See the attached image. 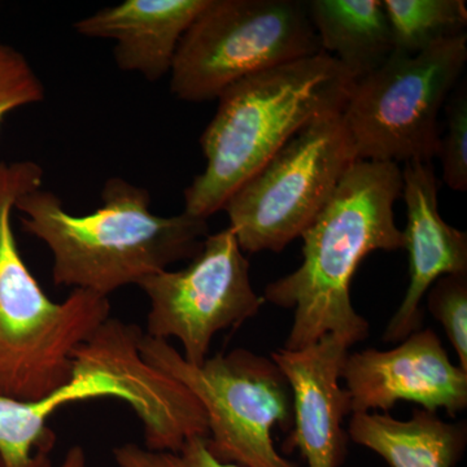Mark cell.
I'll list each match as a JSON object with an SVG mask.
<instances>
[{
  "mask_svg": "<svg viewBox=\"0 0 467 467\" xmlns=\"http://www.w3.org/2000/svg\"><path fill=\"white\" fill-rule=\"evenodd\" d=\"M355 79L325 52L245 77L218 97L201 137L204 171L184 190V211L204 218L306 125L343 109Z\"/></svg>",
  "mask_w": 467,
  "mask_h": 467,
  "instance_id": "cell-3",
  "label": "cell"
},
{
  "mask_svg": "<svg viewBox=\"0 0 467 467\" xmlns=\"http://www.w3.org/2000/svg\"><path fill=\"white\" fill-rule=\"evenodd\" d=\"M467 61L466 33L416 55L393 51L353 81L342 116L358 160L432 162L439 150V113Z\"/></svg>",
  "mask_w": 467,
  "mask_h": 467,
  "instance_id": "cell-6",
  "label": "cell"
},
{
  "mask_svg": "<svg viewBox=\"0 0 467 467\" xmlns=\"http://www.w3.org/2000/svg\"><path fill=\"white\" fill-rule=\"evenodd\" d=\"M208 0H125L75 24L88 38L115 42L119 69L155 82L171 73L178 46Z\"/></svg>",
  "mask_w": 467,
  "mask_h": 467,
  "instance_id": "cell-14",
  "label": "cell"
},
{
  "mask_svg": "<svg viewBox=\"0 0 467 467\" xmlns=\"http://www.w3.org/2000/svg\"><path fill=\"white\" fill-rule=\"evenodd\" d=\"M393 51L416 55L436 43L465 33L463 0H383Z\"/></svg>",
  "mask_w": 467,
  "mask_h": 467,
  "instance_id": "cell-18",
  "label": "cell"
},
{
  "mask_svg": "<svg viewBox=\"0 0 467 467\" xmlns=\"http://www.w3.org/2000/svg\"><path fill=\"white\" fill-rule=\"evenodd\" d=\"M45 99V86L27 58L0 41V126L9 113Z\"/></svg>",
  "mask_w": 467,
  "mask_h": 467,
  "instance_id": "cell-21",
  "label": "cell"
},
{
  "mask_svg": "<svg viewBox=\"0 0 467 467\" xmlns=\"http://www.w3.org/2000/svg\"><path fill=\"white\" fill-rule=\"evenodd\" d=\"M0 467H5V465H3L2 460H0Z\"/></svg>",
  "mask_w": 467,
  "mask_h": 467,
  "instance_id": "cell-24",
  "label": "cell"
},
{
  "mask_svg": "<svg viewBox=\"0 0 467 467\" xmlns=\"http://www.w3.org/2000/svg\"><path fill=\"white\" fill-rule=\"evenodd\" d=\"M426 296L427 308L444 328L459 367L467 371V273L441 276Z\"/></svg>",
  "mask_w": 467,
  "mask_h": 467,
  "instance_id": "cell-19",
  "label": "cell"
},
{
  "mask_svg": "<svg viewBox=\"0 0 467 467\" xmlns=\"http://www.w3.org/2000/svg\"><path fill=\"white\" fill-rule=\"evenodd\" d=\"M30 161H0V396L39 400L73 379V355L110 317L109 297L73 290L55 303L18 251L12 212L24 193L43 187Z\"/></svg>",
  "mask_w": 467,
  "mask_h": 467,
  "instance_id": "cell-4",
  "label": "cell"
},
{
  "mask_svg": "<svg viewBox=\"0 0 467 467\" xmlns=\"http://www.w3.org/2000/svg\"><path fill=\"white\" fill-rule=\"evenodd\" d=\"M306 7L321 51L334 57L355 81L392 54L382 0H310Z\"/></svg>",
  "mask_w": 467,
  "mask_h": 467,
  "instance_id": "cell-17",
  "label": "cell"
},
{
  "mask_svg": "<svg viewBox=\"0 0 467 467\" xmlns=\"http://www.w3.org/2000/svg\"><path fill=\"white\" fill-rule=\"evenodd\" d=\"M402 171L407 205L404 248L409 285L400 306L389 319L383 342H402L422 328V301L439 278L467 273V234L448 225L439 212V183L432 162L410 161Z\"/></svg>",
  "mask_w": 467,
  "mask_h": 467,
  "instance_id": "cell-13",
  "label": "cell"
},
{
  "mask_svg": "<svg viewBox=\"0 0 467 467\" xmlns=\"http://www.w3.org/2000/svg\"><path fill=\"white\" fill-rule=\"evenodd\" d=\"M138 287L149 297L144 334L177 339L183 358L202 365L213 337L256 317L265 303L251 285L250 261L229 227L209 234L202 250L181 270H161Z\"/></svg>",
  "mask_w": 467,
  "mask_h": 467,
  "instance_id": "cell-9",
  "label": "cell"
},
{
  "mask_svg": "<svg viewBox=\"0 0 467 467\" xmlns=\"http://www.w3.org/2000/svg\"><path fill=\"white\" fill-rule=\"evenodd\" d=\"M401 196L400 165L358 160L347 171L301 234L303 263L264 292V300L294 312L285 349L306 348L326 335L350 347L367 339L370 325L353 306L350 284L368 254L404 248L393 214Z\"/></svg>",
  "mask_w": 467,
  "mask_h": 467,
  "instance_id": "cell-1",
  "label": "cell"
},
{
  "mask_svg": "<svg viewBox=\"0 0 467 467\" xmlns=\"http://www.w3.org/2000/svg\"><path fill=\"white\" fill-rule=\"evenodd\" d=\"M353 413H389L399 401L450 416L467 408V371L454 365L435 331L418 330L396 348L348 353L342 370Z\"/></svg>",
  "mask_w": 467,
  "mask_h": 467,
  "instance_id": "cell-11",
  "label": "cell"
},
{
  "mask_svg": "<svg viewBox=\"0 0 467 467\" xmlns=\"http://www.w3.org/2000/svg\"><path fill=\"white\" fill-rule=\"evenodd\" d=\"M143 330L109 317L73 355V376L103 371L116 377L134 399L143 425L144 448L175 451L193 438H208L201 402L183 384L153 368L138 348Z\"/></svg>",
  "mask_w": 467,
  "mask_h": 467,
  "instance_id": "cell-10",
  "label": "cell"
},
{
  "mask_svg": "<svg viewBox=\"0 0 467 467\" xmlns=\"http://www.w3.org/2000/svg\"><path fill=\"white\" fill-rule=\"evenodd\" d=\"M117 467H242L223 462L212 454L207 438H193L175 451H156L125 442L112 451Z\"/></svg>",
  "mask_w": 467,
  "mask_h": 467,
  "instance_id": "cell-22",
  "label": "cell"
},
{
  "mask_svg": "<svg viewBox=\"0 0 467 467\" xmlns=\"http://www.w3.org/2000/svg\"><path fill=\"white\" fill-rule=\"evenodd\" d=\"M319 52L306 2L208 0L178 46L171 91L190 103L217 100L245 77Z\"/></svg>",
  "mask_w": 467,
  "mask_h": 467,
  "instance_id": "cell-7",
  "label": "cell"
},
{
  "mask_svg": "<svg viewBox=\"0 0 467 467\" xmlns=\"http://www.w3.org/2000/svg\"><path fill=\"white\" fill-rule=\"evenodd\" d=\"M349 441L382 457L389 467H454L465 453L466 422H445L414 409L407 420L389 413H353Z\"/></svg>",
  "mask_w": 467,
  "mask_h": 467,
  "instance_id": "cell-16",
  "label": "cell"
},
{
  "mask_svg": "<svg viewBox=\"0 0 467 467\" xmlns=\"http://www.w3.org/2000/svg\"><path fill=\"white\" fill-rule=\"evenodd\" d=\"M15 209L23 229L50 248L55 285L106 297L192 260L209 235L208 220L186 212L158 216L150 192L119 177L104 183L100 207L85 216L69 213L43 187L20 196Z\"/></svg>",
  "mask_w": 467,
  "mask_h": 467,
  "instance_id": "cell-2",
  "label": "cell"
},
{
  "mask_svg": "<svg viewBox=\"0 0 467 467\" xmlns=\"http://www.w3.org/2000/svg\"><path fill=\"white\" fill-rule=\"evenodd\" d=\"M445 133L439 140L442 181L454 192H467V88L456 86L445 103Z\"/></svg>",
  "mask_w": 467,
  "mask_h": 467,
  "instance_id": "cell-20",
  "label": "cell"
},
{
  "mask_svg": "<svg viewBox=\"0 0 467 467\" xmlns=\"http://www.w3.org/2000/svg\"><path fill=\"white\" fill-rule=\"evenodd\" d=\"M60 467H88V454L81 445H73L67 450Z\"/></svg>",
  "mask_w": 467,
  "mask_h": 467,
  "instance_id": "cell-23",
  "label": "cell"
},
{
  "mask_svg": "<svg viewBox=\"0 0 467 467\" xmlns=\"http://www.w3.org/2000/svg\"><path fill=\"white\" fill-rule=\"evenodd\" d=\"M356 161L342 109L306 125L223 205L242 251L281 252L300 238Z\"/></svg>",
  "mask_w": 467,
  "mask_h": 467,
  "instance_id": "cell-8",
  "label": "cell"
},
{
  "mask_svg": "<svg viewBox=\"0 0 467 467\" xmlns=\"http://www.w3.org/2000/svg\"><path fill=\"white\" fill-rule=\"evenodd\" d=\"M116 398L133 407L134 399L116 377L103 371L73 376L66 386L39 400L20 401L0 396V460L5 467H52L57 435L48 418L67 404Z\"/></svg>",
  "mask_w": 467,
  "mask_h": 467,
  "instance_id": "cell-15",
  "label": "cell"
},
{
  "mask_svg": "<svg viewBox=\"0 0 467 467\" xmlns=\"http://www.w3.org/2000/svg\"><path fill=\"white\" fill-rule=\"evenodd\" d=\"M349 348L346 340L326 335L306 348L270 355L292 393L294 422L282 448L299 451L306 467H342L348 454L343 422L352 410L340 380Z\"/></svg>",
  "mask_w": 467,
  "mask_h": 467,
  "instance_id": "cell-12",
  "label": "cell"
},
{
  "mask_svg": "<svg viewBox=\"0 0 467 467\" xmlns=\"http://www.w3.org/2000/svg\"><path fill=\"white\" fill-rule=\"evenodd\" d=\"M142 358L183 384L208 420L207 445L223 462L242 467H299L275 450L273 429L290 432L292 393L272 358L236 348L192 365L167 340L142 334Z\"/></svg>",
  "mask_w": 467,
  "mask_h": 467,
  "instance_id": "cell-5",
  "label": "cell"
}]
</instances>
